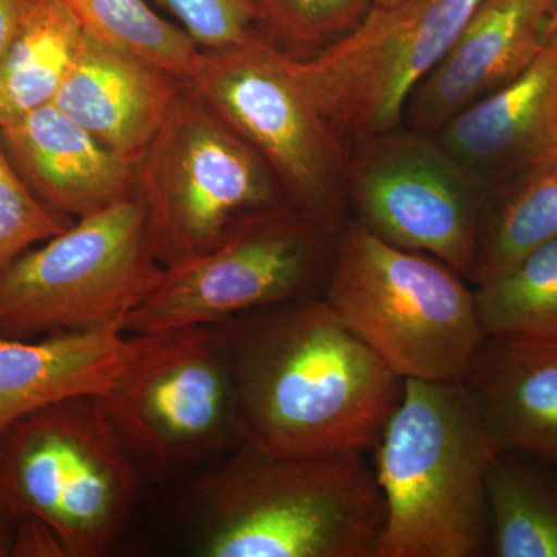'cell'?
Masks as SVG:
<instances>
[{
    "label": "cell",
    "instance_id": "obj_1",
    "mask_svg": "<svg viewBox=\"0 0 557 557\" xmlns=\"http://www.w3.org/2000/svg\"><path fill=\"white\" fill-rule=\"evenodd\" d=\"M242 442L278 456L372 453L405 380L322 296L222 324Z\"/></svg>",
    "mask_w": 557,
    "mask_h": 557
},
{
    "label": "cell",
    "instance_id": "obj_2",
    "mask_svg": "<svg viewBox=\"0 0 557 557\" xmlns=\"http://www.w3.org/2000/svg\"><path fill=\"white\" fill-rule=\"evenodd\" d=\"M207 557H376L384 500L366 454L278 456L248 442L197 486Z\"/></svg>",
    "mask_w": 557,
    "mask_h": 557
},
{
    "label": "cell",
    "instance_id": "obj_3",
    "mask_svg": "<svg viewBox=\"0 0 557 557\" xmlns=\"http://www.w3.org/2000/svg\"><path fill=\"white\" fill-rule=\"evenodd\" d=\"M372 453L384 500L376 557L491 555L486 475L497 453L460 384L405 380Z\"/></svg>",
    "mask_w": 557,
    "mask_h": 557
},
{
    "label": "cell",
    "instance_id": "obj_4",
    "mask_svg": "<svg viewBox=\"0 0 557 557\" xmlns=\"http://www.w3.org/2000/svg\"><path fill=\"white\" fill-rule=\"evenodd\" d=\"M468 282L348 218L322 299L399 379L458 383L485 336Z\"/></svg>",
    "mask_w": 557,
    "mask_h": 557
},
{
    "label": "cell",
    "instance_id": "obj_5",
    "mask_svg": "<svg viewBox=\"0 0 557 557\" xmlns=\"http://www.w3.org/2000/svg\"><path fill=\"white\" fill-rule=\"evenodd\" d=\"M139 485L138 458L101 395L51 403L0 438V515L49 523L69 557L109 552L137 505Z\"/></svg>",
    "mask_w": 557,
    "mask_h": 557
},
{
    "label": "cell",
    "instance_id": "obj_6",
    "mask_svg": "<svg viewBox=\"0 0 557 557\" xmlns=\"http://www.w3.org/2000/svg\"><path fill=\"white\" fill-rule=\"evenodd\" d=\"M134 171L150 248L166 270L208 255L242 215L285 201L269 166L188 83Z\"/></svg>",
    "mask_w": 557,
    "mask_h": 557
},
{
    "label": "cell",
    "instance_id": "obj_7",
    "mask_svg": "<svg viewBox=\"0 0 557 557\" xmlns=\"http://www.w3.org/2000/svg\"><path fill=\"white\" fill-rule=\"evenodd\" d=\"M190 89L255 150L284 200L333 231L348 220L344 174L350 149L259 32L201 50Z\"/></svg>",
    "mask_w": 557,
    "mask_h": 557
},
{
    "label": "cell",
    "instance_id": "obj_8",
    "mask_svg": "<svg viewBox=\"0 0 557 557\" xmlns=\"http://www.w3.org/2000/svg\"><path fill=\"white\" fill-rule=\"evenodd\" d=\"M338 231L288 203L242 215L208 255L163 271L124 321L132 335L219 325L256 311L322 296Z\"/></svg>",
    "mask_w": 557,
    "mask_h": 557
},
{
    "label": "cell",
    "instance_id": "obj_9",
    "mask_svg": "<svg viewBox=\"0 0 557 557\" xmlns=\"http://www.w3.org/2000/svg\"><path fill=\"white\" fill-rule=\"evenodd\" d=\"M138 197L76 220L0 276V338L124 322L163 276Z\"/></svg>",
    "mask_w": 557,
    "mask_h": 557
},
{
    "label": "cell",
    "instance_id": "obj_10",
    "mask_svg": "<svg viewBox=\"0 0 557 557\" xmlns=\"http://www.w3.org/2000/svg\"><path fill=\"white\" fill-rule=\"evenodd\" d=\"M482 0H399L372 5L348 35L293 75L348 149L403 126L410 94L454 46Z\"/></svg>",
    "mask_w": 557,
    "mask_h": 557
},
{
    "label": "cell",
    "instance_id": "obj_11",
    "mask_svg": "<svg viewBox=\"0 0 557 557\" xmlns=\"http://www.w3.org/2000/svg\"><path fill=\"white\" fill-rule=\"evenodd\" d=\"M344 196L362 228L471 282L486 189L435 135L399 126L351 146Z\"/></svg>",
    "mask_w": 557,
    "mask_h": 557
},
{
    "label": "cell",
    "instance_id": "obj_12",
    "mask_svg": "<svg viewBox=\"0 0 557 557\" xmlns=\"http://www.w3.org/2000/svg\"><path fill=\"white\" fill-rule=\"evenodd\" d=\"M104 398L138 461L174 468L242 443L222 324L160 333Z\"/></svg>",
    "mask_w": 557,
    "mask_h": 557
},
{
    "label": "cell",
    "instance_id": "obj_13",
    "mask_svg": "<svg viewBox=\"0 0 557 557\" xmlns=\"http://www.w3.org/2000/svg\"><path fill=\"white\" fill-rule=\"evenodd\" d=\"M557 0H482L437 67L406 102L403 126L435 135L519 78L544 50Z\"/></svg>",
    "mask_w": 557,
    "mask_h": 557
},
{
    "label": "cell",
    "instance_id": "obj_14",
    "mask_svg": "<svg viewBox=\"0 0 557 557\" xmlns=\"http://www.w3.org/2000/svg\"><path fill=\"white\" fill-rule=\"evenodd\" d=\"M486 190L557 157V27L519 76L435 134Z\"/></svg>",
    "mask_w": 557,
    "mask_h": 557
},
{
    "label": "cell",
    "instance_id": "obj_15",
    "mask_svg": "<svg viewBox=\"0 0 557 557\" xmlns=\"http://www.w3.org/2000/svg\"><path fill=\"white\" fill-rule=\"evenodd\" d=\"M185 81L84 32L53 104L134 166L159 134Z\"/></svg>",
    "mask_w": 557,
    "mask_h": 557
},
{
    "label": "cell",
    "instance_id": "obj_16",
    "mask_svg": "<svg viewBox=\"0 0 557 557\" xmlns=\"http://www.w3.org/2000/svg\"><path fill=\"white\" fill-rule=\"evenodd\" d=\"M160 335H132L124 322L35 339L0 338V438L40 408L76 397H108Z\"/></svg>",
    "mask_w": 557,
    "mask_h": 557
},
{
    "label": "cell",
    "instance_id": "obj_17",
    "mask_svg": "<svg viewBox=\"0 0 557 557\" xmlns=\"http://www.w3.org/2000/svg\"><path fill=\"white\" fill-rule=\"evenodd\" d=\"M0 143L33 194L70 219L137 197L134 166L54 104L0 127Z\"/></svg>",
    "mask_w": 557,
    "mask_h": 557
},
{
    "label": "cell",
    "instance_id": "obj_18",
    "mask_svg": "<svg viewBox=\"0 0 557 557\" xmlns=\"http://www.w3.org/2000/svg\"><path fill=\"white\" fill-rule=\"evenodd\" d=\"M458 384L497 454L557 463V347L485 335Z\"/></svg>",
    "mask_w": 557,
    "mask_h": 557
},
{
    "label": "cell",
    "instance_id": "obj_19",
    "mask_svg": "<svg viewBox=\"0 0 557 557\" xmlns=\"http://www.w3.org/2000/svg\"><path fill=\"white\" fill-rule=\"evenodd\" d=\"M553 239H557V157L486 190L471 284H483Z\"/></svg>",
    "mask_w": 557,
    "mask_h": 557
},
{
    "label": "cell",
    "instance_id": "obj_20",
    "mask_svg": "<svg viewBox=\"0 0 557 557\" xmlns=\"http://www.w3.org/2000/svg\"><path fill=\"white\" fill-rule=\"evenodd\" d=\"M539 461L522 453L491 461V556L557 557V474Z\"/></svg>",
    "mask_w": 557,
    "mask_h": 557
},
{
    "label": "cell",
    "instance_id": "obj_21",
    "mask_svg": "<svg viewBox=\"0 0 557 557\" xmlns=\"http://www.w3.org/2000/svg\"><path fill=\"white\" fill-rule=\"evenodd\" d=\"M84 30L58 0H38L20 36L0 61V127L53 104Z\"/></svg>",
    "mask_w": 557,
    "mask_h": 557
},
{
    "label": "cell",
    "instance_id": "obj_22",
    "mask_svg": "<svg viewBox=\"0 0 557 557\" xmlns=\"http://www.w3.org/2000/svg\"><path fill=\"white\" fill-rule=\"evenodd\" d=\"M474 288L485 335L557 347V239Z\"/></svg>",
    "mask_w": 557,
    "mask_h": 557
},
{
    "label": "cell",
    "instance_id": "obj_23",
    "mask_svg": "<svg viewBox=\"0 0 557 557\" xmlns=\"http://www.w3.org/2000/svg\"><path fill=\"white\" fill-rule=\"evenodd\" d=\"M94 38L160 65L189 81L199 67L200 47L183 27L163 20L146 0H58Z\"/></svg>",
    "mask_w": 557,
    "mask_h": 557
},
{
    "label": "cell",
    "instance_id": "obj_24",
    "mask_svg": "<svg viewBox=\"0 0 557 557\" xmlns=\"http://www.w3.org/2000/svg\"><path fill=\"white\" fill-rule=\"evenodd\" d=\"M256 30L295 60H309L364 20L372 0H249Z\"/></svg>",
    "mask_w": 557,
    "mask_h": 557
},
{
    "label": "cell",
    "instance_id": "obj_25",
    "mask_svg": "<svg viewBox=\"0 0 557 557\" xmlns=\"http://www.w3.org/2000/svg\"><path fill=\"white\" fill-rule=\"evenodd\" d=\"M75 222L33 194L0 143V276L28 249L53 239Z\"/></svg>",
    "mask_w": 557,
    "mask_h": 557
},
{
    "label": "cell",
    "instance_id": "obj_26",
    "mask_svg": "<svg viewBox=\"0 0 557 557\" xmlns=\"http://www.w3.org/2000/svg\"><path fill=\"white\" fill-rule=\"evenodd\" d=\"M200 50L234 46L256 30L249 0H161Z\"/></svg>",
    "mask_w": 557,
    "mask_h": 557
},
{
    "label": "cell",
    "instance_id": "obj_27",
    "mask_svg": "<svg viewBox=\"0 0 557 557\" xmlns=\"http://www.w3.org/2000/svg\"><path fill=\"white\" fill-rule=\"evenodd\" d=\"M10 523L11 557H69L60 534L44 520L20 516Z\"/></svg>",
    "mask_w": 557,
    "mask_h": 557
},
{
    "label": "cell",
    "instance_id": "obj_28",
    "mask_svg": "<svg viewBox=\"0 0 557 557\" xmlns=\"http://www.w3.org/2000/svg\"><path fill=\"white\" fill-rule=\"evenodd\" d=\"M38 0H0V61L13 46Z\"/></svg>",
    "mask_w": 557,
    "mask_h": 557
},
{
    "label": "cell",
    "instance_id": "obj_29",
    "mask_svg": "<svg viewBox=\"0 0 557 557\" xmlns=\"http://www.w3.org/2000/svg\"><path fill=\"white\" fill-rule=\"evenodd\" d=\"M11 552V523L0 515V557H9Z\"/></svg>",
    "mask_w": 557,
    "mask_h": 557
},
{
    "label": "cell",
    "instance_id": "obj_30",
    "mask_svg": "<svg viewBox=\"0 0 557 557\" xmlns=\"http://www.w3.org/2000/svg\"><path fill=\"white\" fill-rule=\"evenodd\" d=\"M373 5L386 7L392 5V3H397L399 0H372Z\"/></svg>",
    "mask_w": 557,
    "mask_h": 557
},
{
    "label": "cell",
    "instance_id": "obj_31",
    "mask_svg": "<svg viewBox=\"0 0 557 557\" xmlns=\"http://www.w3.org/2000/svg\"><path fill=\"white\" fill-rule=\"evenodd\" d=\"M556 27H557V13H556L555 20H553V22H552V27H549V33L555 30Z\"/></svg>",
    "mask_w": 557,
    "mask_h": 557
}]
</instances>
